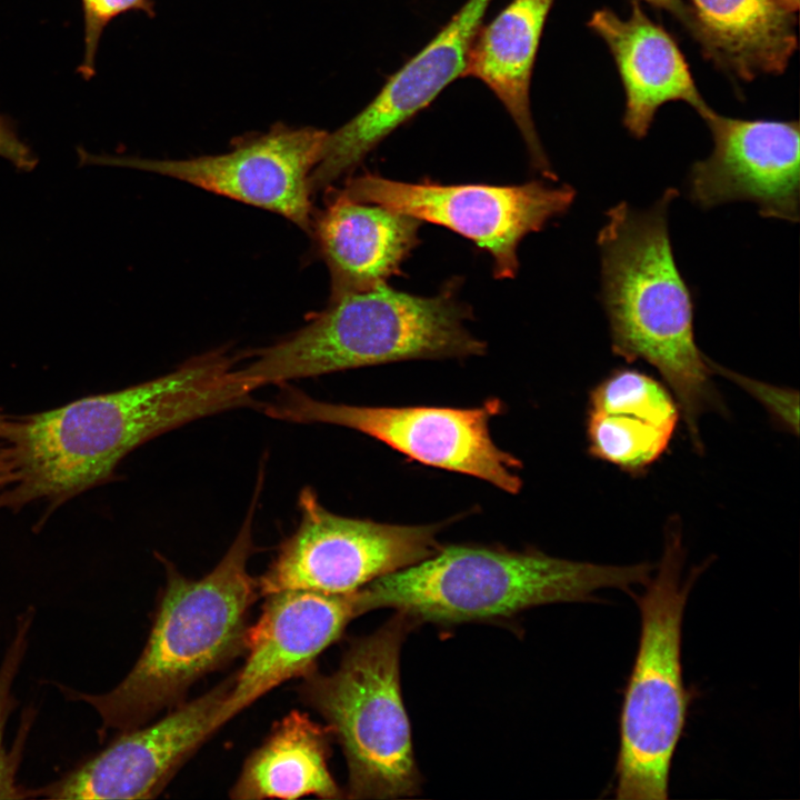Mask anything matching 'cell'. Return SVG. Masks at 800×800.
Here are the masks:
<instances>
[{
	"label": "cell",
	"instance_id": "obj_1",
	"mask_svg": "<svg viewBox=\"0 0 800 800\" xmlns=\"http://www.w3.org/2000/svg\"><path fill=\"white\" fill-rule=\"evenodd\" d=\"M219 348L173 371L52 410L0 413V512L41 510V526L67 501L114 478L147 441L191 421L261 403Z\"/></svg>",
	"mask_w": 800,
	"mask_h": 800
},
{
	"label": "cell",
	"instance_id": "obj_2",
	"mask_svg": "<svg viewBox=\"0 0 800 800\" xmlns=\"http://www.w3.org/2000/svg\"><path fill=\"white\" fill-rule=\"evenodd\" d=\"M677 196L668 188L648 209L620 202L607 211L597 238L601 300L612 352L656 368L674 394L694 451L703 453L700 417L727 409L696 342L693 300L672 252L668 214Z\"/></svg>",
	"mask_w": 800,
	"mask_h": 800
},
{
	"label": "cell",
	"instance_id": "obj_3",
	"mask_svg": "<svg viewBox=\"0 0 800 800\" xmlns=\"http://www.w3.org/2000/svg\"><path fill=\"white\" fill-rule=\"evenodd\" d=\"M261 476L237 537L209 573L191 579L159 557L166 584L147 642L127 676L100 693L57 683L67 699L83 702L98 714L100 741L110 730L143 726L160 711L172 709L194 682L246 651L248 613L260 596L257 579L247 568L257 550L252 521Z\"/></svg>",
	"mask_w": 800,
	"mask_h": 800
},
{
	"label": "cell",
	"instance_id": "obj_4",
	"mask_svg": "<svg viewBox=\"0 0 800 800\" xmlns=\"http://www.w3.org/2000/svg\"><path fill=\"white\" fill-rule=\"evenodd\" d=\"M653 566L599 564L478 546H449L356 591L359 613L391 608L416 624L508 618L523 610L588 601L606 588L646 584Z\"/></svg>",
	"mask_w": 800,
	"mask_h": 800
},
{
	"label": "cell",
	"instance_id": "obj_5",
	"mask_svg": "<svg viewBox=\"0 0 800 800\" xmlns=\"http://www.w3.org/2000/svg\"><path fill=\"white\" fill-rule=\"evenodd\" d=\"M456 279L437 294H411L380 283L330 299L304 327L243 356L238 367L257 389L367 366L412 359L481 356L486 343L466 326L470 307Z\"/></svg>",
	"mask_w": 800,
	"mask_h": 800
},
{
	"label": "cell",
	"instance_id": "obj_6",
	"mask_svg": "<svg viewBox=\"0 0 800 800\" xmlns=\"http://www.w3.org/2000/svg\"><path fill=\"white\" fill-rule=\"evenodd\" d=\"M686 551L678 518L668 521L657 573L634 598L641 619L638 650L619 718L614 798L666 800L672 759L682 737L690 694L681 661L689 592L709 560L684 578Z\"/></svg>",
	"mask_w": 800,
	"mask_h": 800
},
{
	"label": "cell",
	"instance_id": "obj_7",
	"mask_svg": "<svg viewBox=\"0 0 800 800\" xmlns=\"http://www.w3.org/2000/svg\"><path fill=\"white\" fill-rule=\"evenodd\" d=\"M416 623L396 614L354 639L337 670L306 673L298 692L342 748L347 798L397 799L420 790L409 718L401 694L400 653Z\"/></svg>",
	"mask_w": 800,
	"mask_h": 800
},
{
	"label": "cell",
	"instance_id": "obj_8",
	"mask_svg": "<svg viewBox=\"0 0 800 800\" xmlns=\"http://www.w3.org/2000/svg\"><path fill=\"white\" fill-rule=\"evenodd\" d=\"M279 387L260 409L273 419L350 428L421 463L473 476L509 493L521 489V462L490 434V421L502 409L498 399L468 409L366 407L320 401L288 383Z\"/></svg>",
	"mask_w": 800,
	"mask_h": 800
},
{
	"label": "cell",
	"instance_id": "obj_9",
	"mask_svg": "<svg viewBox=\"0 0 800 800\" xmlns=\"http://www.w3.org/2000/svg\"><path fill=\"white\" fill-rule=\"evenodd\" d=\"M298 507L297 529L257 579L260 596L284 590L351 593L440 549L438 524L400 526L342 517L327 510L310 487L300 491Z\"/></svg>",
	"mask_w": 800,
	"mask_h": 800
},
{
	"label": "cell",
	"instance_id": "obj_10",
	"mask_svg": "<svg viewBox=\"0 0 800 800\" xmlns=\"http://www.w3.org/2000/svg\"><path fill=\"white\" fill-rule=\"evenodd\" d=\"M340 191L461 234L490 253L497 279L516 277L521 240L566 213L576 198L572 187L542 181L514 186L414 183L372 173L349 179Z\"/></svg>",
	"mask_w": 800,
	"mask_h": 800
},
{
	"label": "cell",
	"instance_id": "obj_11",
	"mask_svg": "<svg viewBox=\"0 0 800 800\" xmlns=\"http://www.w3.org/2000/svg\"><path fill=\"white\" fill-rule=\"evenodd\" d=\"M327 133L313 127L276 124L263 134L239 140L232 150L221 154L156 160L81 152V159L168 176L278 213L309 232L311 174Z\"/></svg>",
	"mask_w": 800,
	"mask_h": 800
},
{
	"label": "cell",
	"instance_id": "obj_12",
	"mask_svg": "<svg viewBox=\"0 0 800 800\" xmlns=\"http://www.w3.org/2000/svg\"><path fill=\"white\" fill-rule=\"evenodd\" d=\"M236 673L152 723L118 732L110 743L30 798L152 799L217 731Z\"/></svg>",
	"mask_w": 800,
	"mask_h": 800
},
{
	"label": "cell",
	"instance_id": "obj_13",
	"mask_svg": "<svg viewBox=\"0 0 800 800\" xmlns=\"http://www.w3.org/2000/svg\"><path fill=\"white\" fill-rule=\"evenodd\" d=\"M492 0H467L446 26L393 73L357 116L327 133L311 174L313 192L352 171L397 128L464 77L474 39Z\"/></svg>",
	"mask_w": 800,
	"mask_h": 800
},
{
	"label": "cell",
	"instance_id": "obj_14",
	"mask_svg": "<svg viewBox=\"0 0 800 800\" xmlns=\"http://www.w3.org/2000/svg\"><path fill=\"white\" fill-rule=\"evenodd\" d=\"M699 116L713 147L688 174V196L702 209L750 201L764 218L799 221V124L744 120L708 107Z\"/></svg>",
	"mask_w": 800,
	"mask_h": 800
},
{
	"label": "cell",
	"instance_id": "obj_15",
	"mask_svg": "<svg viewBox=\"0 0 800 800\" xmlns=\"http://www.w3.org/2000/svg\"><path fill=\"white\" fill-rule=\"evenodd\" d=\"M266 598L248 628V656L221 707L220 728L271 689L316 668L318 656L360 614L356 591L284 590Z\"/></svg>",
	"mask_w": 800,
	"mask_h": 800
},
{
	"label": "cell",
	"instance_id": "obj_16",
	"mask_svg": "<svg viewBox=\"0 0 800 800\" xmlns=\"http://www.w3.org/2000/svg\"><path fill=\"white\" fill-rule=\"evenodd\" d=\"M588 27L608 46L626 93L623 126L636 138L647 136L658 109L682 101L698 113L709 106L700 94L674 39L632 0L621 19L608 8L596 10Z\"/></svg>",
	"mask_w": 800,
	"mask_h": 800
},
{
	"label": "cell",
	"instance_id": "obj_17",
	"mask_svg": "<svg viewBox=\"0 0 800 800\" xmlns=\"http://www.w3.org/2000/svg\"><path fill=\"white\" fill-rule=\"evenodd\" d=\"M421 221L337 190L312 222L331 278V297L370 289L401 272L419 243Z\"/></svg>",
	"mask_w": 800,
	"mask_h": 800
},
{
	"label": "cell",
	"instance_id": "obj_18",
	"mask_svg": "<svg viewBox=\"0 0 800 800\" xmlns=\"http://www.w3.org/2000/svg\"><path fill=\"white\" fill-rule=\"evenodd\" d=\"M553 2L512 0L489 24H482L464 77L481 80L496 94L518 127L533 169L556 181L557 174L538 137L529 101L534 61Z\"/></svg>",
	"mask_w": 800,
	"mask_h": 800
},
{
	"label": "cell",
	"instance_id": "obj_19",
	"mask_svg": "<svg viewBox=\"0 0 800 800\" xmlns=\"http://www.w3.org/2000/svg\"><path fill=\"white\" fill-rule=\"evenodd\" d=\"M689 33L716 66L742 81L779 74L798 44L794 13L778 0H689Z\"/></svg>",
	"mask_w": 800,
	"mask_h": 800
},
{
	"label": "cell",
	"instance_id": "obj_20",
	"mask_svg": "<svg viewBox=\"0 0 800 800\" xmlns=\"http://www.w3.org/2000/svg\"><path fill=\"white\" fill-rule=\"evenodd\" d=\"M331 737L328 727L313 722L307 713L289 712L247 758L230 798H342L328 767Z\"/></svg>",
	"mask_w": 800,
	"mask_h": 800
},
{
	"label": "cell",
	"instance_id": "obj_21",
	"mask_svg": "<svg viewBox=\"0 0 800 800\" xmlns=\"http://www.w3.org/2000/svg\"><path fill=\"white\" fill-rule=\"evenodd\" d=\"M588 452L630 474H640L667 451L674 430L624 412L587 410Z\"/></svg>",
	"mask_w": 800,
	"mask_h": 800
},
{
	"label": "cell",
	"instance_id": "obj_22",
	"mask_svg": "<svg viewBox=\"0 0 800 800\" xmlns=\"http://www.w3.org/2000/svg\"><path fill=\"white\" fill-rule=\"evenodd\" d=\"M33 617L34 611L31 607L18 617L13 636L0 663V800L30 799V788L19 784L17 777L33 722V712H24L20 730L10 750L4 744V732L8 720L17 707L13 683L28 650Z\"/></svg>",
	"mask_w": 800,
	"mask_h": 800
},
{
	"label": "cell",
	"instance_id": "obj_23",
	"mask_svg": "<svg viewBox=\"0 0 800 800\" xmlns=\"http://www.w3.org/2000/svg\"><path fill=\"white\" fill-rule=\"evenodd\" d=\"M587 410L633 413L672 430L680 414L677 401L663 384L628 368L612 371L591 389Z\"/></svg>",
	"mask_w": 800,
	"mask_h": 800
},
{
	"label": "cell",
	"instance_id": "obj_24",
	"mask_svg": "<svg viewBox=\"0 0 800 800\" xmlns=\"http://www.w3.org/2000/svg\"><path fill=\"white\" fill-rule=\"evenodd\" d=\"M709 367L712 374H719L732 381L759 401L778 427L793 436L799 434V392L797 390L752 379L720 366L710 358Z\"/></svg>",
	"mask_w": 800,
	"mask_h": 800
},
{
	"label": "cell",
	"instance_id": "obj_25",
	"mask_svg": "<svg viewBox=\"0 0 800 800\" xmlns=\"http://www.w3.org/2000/svg\"><path fill=\"white\" fill-rule=\"evenodd\" d=\"M84 18V56L79 72L89 80L94 74L96 53L107 24L117 16L139 10L153 16L151 0H81Z\"/></svg>",
	"mask_w": 800,
	"mask_h": 800
},
{
	"label": "cell",
	"instance_id": "obj_26",
	"mask_svg": "<svg viewBox=\"0 0 800 800\" xmlns=\"http://www.w3.org/2000/svg\"><path fill=\"white\" fill-rule=\"evenodd\" d=\"M0 157L20 170H31L37 159L30 148L19 139L9 120L0 114Z\"/></svg>",
	"mask_w": 800,
	"mask_h": 800
},
{
	"label": "cell",
	"instance_id": "obj_27",
	"mask_svg": "<svg viewBox=\"0 0 800 800\" xmlns=\"http://www.w3.org/2000/svg\"><path fill=\"white\" fill-rule=\"evenodd\" d=\"M644 1L652 7L663 10L677 19L689 32L691 27V17L689 6L686 0H638Z\"/></svg>",
	"mask_w": 800,
	"mask_h": 800
},
{
	"label": "cell",
	"instance_id": "obj_28",
	"mask_svg": "<svg viewBox=\"0 0 800 800\" xmlns=\"http://www.w3.org/2000/svg\"><path fill=\"white\" fill-rule=\"evenodd\" d=\"M780 4L791 13H796L799 9V0H778Z\"/></svg>",
	"mask_w": 800,
	"mask_h": 800
}]
</instances>
